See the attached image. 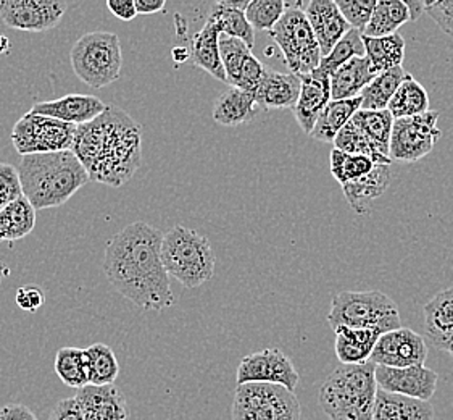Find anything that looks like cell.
<instances>
[{
	"label": "cell",
	"instance_id": "cell-1",
	"mask_svg": "<svg viewBox=\"0 0 453 420\" xmlns=\"http://www.w3.org/2000/svg\"><path fill=\"white\" fill-rule=\"evenodd\" d=\"M164 233L145 222H134L110 239L104 272L115 290L141 311H165L174 294L162 261Z\"/></svg>",
	"mask_w": 453,
	"mask_h": 420
},
{
	"label": "cell",
	"instance_id": "cell-2",
	"mask_svg": "<svg viewBox=\"0 0 453 420\" xmlns=\"http://www.w3.org/2000/svg\"><path fill=\"white\" fill-rule=\"evenodd\" d=\"M91 182L119 188L142 160V127L113 104L89 123L80 125L73 144Z\"/></svg>",
	"mask_w": 453,
	"mask_h": 420
},
{
	"label": "cell",
	"instance_id": "cell-3",
	"mask_svg": "<svg viewBox=\"0 0 453 420\" xmlns=\"http://www.w3.org/2000/svg\"><path fill=\"white\" fill-rule=\"evenodd\" d=\"M23 196L36 210L60 207L91 178L73 151L21 156L19 167Z\"/></svg>",
	"mask_w": 453,
	"mask_h": 420
},
{
	"label": "cell",
	"instance_id": "cell-4",
	"mask_svg": "<svg viewBox=\"0 0 453 420\" xmlns=\"http://www.w3.org/2000/svg\"><path fill=\"white\" fill-rule=\"evenodd\" d=\"M378 390L376 364H341L321 386L318 401L327 420H372Z\"/></svg>",
	"mask_w": 453,
	"mask_h": 420
},
{
	"label": "cell",
	"instance_id": "cell-5",
	"mask_svg": "<svg viewBox=\"0 0 453 420\" xmlns=\"http://www.w3.org/2000/svg\"><path fill=\"white\" fill-rule=\"evenodd\" d=\"M165 270L186 288H199L215 274V253L196 229L173 227L162 241Z\"/></svg>",
	"mask_w": 453,
	"mask_h": 420
},
{
	"label": "cell",
	"instance_id": "cell-6",
	"mask_svg": "<svg viewBox=\"0 0 453 420\" xmlns=\"http://www.w3.org/2000/svg\"><path fill=\"white\" fill-rule=\"evenodd\" d=\"M331 329L374 330L380 335L402 329L399 307L381 292H342L335 294L327 314Z\"/></svg>",
	"mask_w": 453,
	"mask_h": 420
},
{
	"label": "cell",
	"instance_id": "cell-7",
	"mask_svg": "<svg viewBox=\"0 0 453 420\" xmlns=\"http://www.w3.org/2000/svg\"><path fill=\"white\" fill-rule=\"evenodd\" d=\"M73 72L92 89L107 88L121 74L119 37L109 31H92L80 37L70 54Z\"/></svg>",
	"mask_w": 453,
	"mask_h": 420
},
{
	"label": "cell",
	"instance_id": "cell-8",
	"mask_svg": "<svg viewBox=\"0 0 453 420\" xmlns=\"http://www.w3.org/2000/svg\"><path fill=\"white\" fill-rule=\"evenodd\" d=\"M299 7V4L288 7L280 23L270 31V36L281 49L290 74L303 76L319 68L323 54L305 12Z\"/></svg>",
	"mask_w": 453,
	"mask_h": 420
},
{
	"label": "cell",
	"instance_id": "cell-9",
	"mask_svg": "<svg viewBox=\"0 0 453 420\" xmlns=\"http://www.w3.org/2000/svg\"><path fill=\"white\" fill-rule=\"evenodd\" d=\"M233 420H302L294 392L281 385H237Z\"/></svg>",
	"mask_w": 453,
	"mask_h": 420
},
{
	"label": "cell",
	"instance_id": "cell-10",
	"mask_svg": "<svg viewBox=\"0 0 453 420\" xmlns=\"http://www.w3.org/2000/svg\"><path fill=\"white\" fill-rule=\"evenodd\" d=\"M76 129L70 123L27 112L12 129V143L19 156L72 151Z\"/></svg>",
	"mask_w": 453,
	"mask_h": 420
},
{
	"label": "cell",
	"instance_id": "cell-11",
	"mask_svg": "<svg viewBox=\"0 0 453 420\" xmlns=\"http://www.w3.org/2000/svg\"><path fill=\"white\" fill-rule=\"evenodd\" d=\"M439 112L429 110L423 115L394 121L390 136V159L397 162H418L433 152L439 129Z\"/></svg>",
	"mask_w": 453,
	"mask_h": 420
},
{
	"label": "cell",
	"instance_id": "cell-12",
	"mask_svg": "<svg viewBox=\"0 0 453 420\" xmlns=\"http://www.w3.org/2000/svg\"><path fill=\"white\" fill-rule=\"evenodd\" d=\"M300 375L289 357L276 347H266L245 356L237 367L236 384L281 385L290 392L297 388Z\"/></svg>",
	"mask_w": 453,
	"mask_h": 420
},
{
	"label": "cell",
	"instance_id": "cell-13",
	"mask_svg": "<svg viewBox=\"0 0 453 420\" xmlns=\"http://www.w3.org/2000/svg\"><path fill=\"white\" fill-rule=\"evenodd\" d=\"M66 12L65 2L57 0H2L0 19L12 29L44 33L54 29Z\"/></svg>",
	"mask_w": 453,
	"mask_h": 420
},
{
	"label": "cell",
	"instance_id": "cell-14",
	"mask_svg": "<svg viewBox=\"0 0 453 420\" xmlns=\"http://www.w3.org/2000/svg\"><path fill=\"white\" fill-rule=\"evenodd\" d=\"M427 343L417 331L402 327L384 333L372 349L370 362L381 367L405 369V367L425 366Z\"/></svg>",
	"mask_w": 453,
	"mask_h": 420
},
{
	"label": "cell",
	"instance_id": "cell-15",
	"mask_svg": "<svg viewBox=\"0 0 453 420\" xmlns=\"http://www.w3.org/2000/svg\"><path fill=\"white\" fill-rule=\"evenodd\" d=\"M439 375L426 366L392 367L376 366V382L382 392L402 394L407 398L431 402L437 388Z\"/></svg>",
	"mask_w": 453,
	"mask_h": 420
},
{
	"label": "cell",
	"instance_id": "cell-16",
	"mask_svg": "<svg viewBox=\"0 0 453 420\" xmlns=\"http://www.w3.org/2000/svg\"><path fill=\"white\" fill-rule=\"evenodd\" d=\"M107 109V104L91 94H68L55 101L37 102L31 107V113L60 120L74 127L89 123Z\"/></svg>",
	"mask_w": 453,
	"mask_h": 420
},
{
	"label": "cell",
	"instance_id": "cell-17",
	"mask_svg": "<svg viewBox=\"0 0 453 420\" xmlns=\"http://www.w3.org/2000/svg\"><path fill=\"white\" fill-rule=\"evenodd\" d=\"M302 89L299 101L294 107V115L303 133L311 135L319 115L333 101L331 96V76L323 74L319 68L313 74L300 76Z\"/></svg>",
	"mask_w": 453,
	"mask_h": 420
},
{
	"label": "cell",
	"instance_id": "cell-18",
	"mask_svg": "<svg viewBox=\"0 0 453 420\" xmlns=\"http://www.w3.org/2000/svg\"><path fill=\"white\" fill-rule=\"evenodd\" d=\"M84 420H129L125 394L115 385H88L74 394Z\"/></svg>",
	"mask_w": 453,
	"mask_h": 420
},
{
	"label": "cell",
	"instance_id": "cell-19",
	"mask_svg": "<svg viewBox=\"0 0 453 420\" xmlns=\"http://www.w3.org/2000/svg\"><path fill=\"white\" fill-rule=\"evenodd\" d=\"M303 12L323 57L329 55L335 44L352 29L334 0H311Z\"/></svg>",
	"mask_w": 453,
	"mask_h": 420
},
{
	"label": "cell",
	"instance_id": "cell-20",
	"mask_svg": "<svg viewBox=\"0 0 453 420\" xmlns=\"http://www.w3.org/2000/svg\"><path fill=\"white\" fill-rule=\"evenodd\" d=\"M425 333L431 346L450 353L453 347V288L437 292L425 306Z\"/></svg>",
	"mask_w": 453,
	"mask_h": 420
},
{
	"label": "cell",
	"instance_id": "cell-21",
	"mask_svg": "<svg viewBox=\"0 0 453 420\" xmlns=\"http://www.w3.org/2000/svg\"><path fill=\"white\" fill-rule=\"evenodd\" d=\"M302 80L299 74L265 70L262 82L255 92L257 105L263 109H292L299 101Z\"/></svg>",
	"mask_w": 453,
	"mask_h": 420
},
{
	"label": "cell",
	"instance_id": "cell-22",
	"mask_svg": "<svg viewBox=\"0 0 453 420\" xmlns=\"http://www.w3.org/2000/svg\"><path fill=\"white\" fill-rule=\"evenodd\" d=\"M249 5L247 0H221L211 5L207 21L215 25L223 36L236 37L254 49L255 29L245 17Z\"/></svg>",
	"mask_w": 453,
	"mask_h": 420
},
{
	"label": "cell",
	"instance_id": "cell-23",
	"mask_svg": "<svg viewBox=\"0 0 453 420\" xmlns=\"http://www.w3.org/2000/svg\"><path fill=\"white\" fill-rule=\"evenodd\" d=\"M390 176V165H376L366 176L342 186L345 199L355 214L366 215L370 212L372 202L389 188Z\"/></svg>",
	"mask_w": 453,
	"mask_h": 420
},
{
	"label": "cell",
	"instance_id": "cell-24",
	"mask_svg": "<svg viewBox=\"0 0 453 420\" xmlns=\"http://www.w3.org/2000/svg\"><path fill=\"white\" fill-rule=\"evenodd\" d=\"M368 57H357L331 76L333 101H349L362 96L365 88L376 78Z\"/></svg>",
	"mask_w": 453,
	"mask_h": 420
},
{
	"label": "cell",
	"instance_id": "cell-25",
	"mask_svg": "<svg viewBox=\"0 0 453 420\" xmlns=\"http://www.w3.org/2000/svg\"><path fill=\"white\" fill-rule=\"evenodd\" d=\"M372 420H434V406L378 390Z\"/></svg>",
	"mask_w": 453,
	"mask_h": 420
},
{
	"label": "cell",
	"instance_id": "cell-26",
	"mask_svg": "<svg viewBox=\"0 0 453 420\" xmlns=\"http://www.w3.org/2000/svg\"><path fill=\"white\" fill-rule=\"evenodd\" d=\"M257 107L254 92L229 88L218 97L211 115L218 125L239 127L254 120Z\"/></svg>",
	"mask_w": 453,
	"mask_h": 420
},
{
	"label": "cell",
	"instance_id": "cell-27",
	"mask_svg": "<svg viewBox=\"0 0 453 420\" xmlns=\"http://www.w3.org/2000/svg\"><path fill=\"white\" fill-rule=\"evenodd\" d=\"M374 330H335V356L344 366H357L370 361L372 349L381 338Z\"/></svg>",
	"mask_w": 453,
	"mask_h": 420
},
{
	"label": "cell",
	"instance_id": "cell-28",
	"mask_svg": "<svg viewBox=\"0 0 453 420\" xmlns=\"http://www.w3.org/2000/svg\"><path fill=\"white\" fill-rule=\"evenodd\" d=\"M219 36L221 33L218 27L205 21L203 27L192 37L191 60L196 66L217 78L218 82H226V74L219 55Z\"/></svg>",
	"mask_w": 453,
	"mask_h": 420
},
{
	"label": "cell",
	"instance_id": "cell-29",
	"mask_svg": "<svg viewBox=\"0 0 453 420\" xmlns=\"http://www.w3.org/2000/svg\"><path fill=\"white\" fill-rule=\"evenodd\" d=\"M350 121L362 131L381 156L390 159V136L395 120L390 115L389 110L360 109Z\"/></svg>",
	"mask_w": 453,
	"mask_h": 420
},
{
	"label": "cell",
	"instance_id": "cell-30",
	"mask_svg": "<svg viewBox=\"0 0 453 420\" xmlns=\"http://www.w3.org/2000/svg\"><path fill=\"white\" fill-rule=\"evenodd\" d=\"M36 227V209L25 196L0 210V243H15Z\"/></svg>",
	"mask_w": 453,
	"mask_h": 420
},
{
	"label": "cell",
	"instance_id": "cell-31",
	"mask_svg": "<svg viewBox=\"0 0 453 420\" xmlns=\"http://www.w3.org/2000/svg\"><path fill=\"white\" fill-rule=\"evenodd\" d=\"M362 109L360 97L349 101H331L319 115L315 128L310 136L321 143H334L341 129L352 120L355 113Z\"/></svg>",
	"mask_w": 453,
	"mask_h": 420
},
{
	"label": "cell",
	"instance_id": "cell-32",
	"mask_svg": "<svg viewBox=\"0 0 453 420\" xmlns=\"http://www.w3.org/2000/svg\"><path fill=\"white\" fill-rule=\"evenodd\" d=\"M388 110L394 120L411 119L429 112V94L425 86L407 74L399 89L394 94Z\"/></svg>",
	"mask_w": 453,
	"mask_h": 420
},
{
	"label": "cell",
	"instance_id": "cell-33",
	"mask_svg": "<svg viewBox=\"0 0 453 420\" xmlns=\"http://www.w3.org/2000/svg\"><path fill=\"white\" fill-rule=\"evenodd\" d=\"M366 57L376 74L389 72L392 68L402 66L405 57V39L399 33L386 37H365Z\"/></svg>",
	"mask_w": 453,
	"mask_h": 420
},
{
	"label": "cell",
	"instance_id": "cell-34",
	"mask_svg": "<svg viewBox=\"0 0 453 420\" xmlns=\"http://www.w3.org/2000/svg\"><path fill=\"white\" fill-rule=\"evenodd\" d=\"M410 21L407 4L402 0H378L372 19L365 27V37H386L397 33L402 25Z\"/></svg>",
	"mask_w": 453,
	"mask_h": 420
},
{
	"label": "cell",
	"instance_id": "cell-35",
	"mask_svg": "<svg viewBox=\"0 0 453 420\" xmlns=\"http://www.w3.org/2000/svg\"><path fill=\"white\" fill-rule=\"evenodd\" d=\"M55 372L70 388L81 390L89 385V364L86 349L62 347L55 356Z\"/></svg>",
	"mask_w": 453,
	"mask_h": 420
},
{
	"label": "cell",
	"instance_id": "cell-36",
	"mask_svg": "<svg viewBox=\"0 0 453 420\" xmlns=\"http://www.w3.org/2000/svg\"><path fill=\"white\" fill-rule=\"evenodd\" d=\"M405 76L407 74L402 66L376 74V78L365 88L360 96L362 110H388L394 94L399 89Z\"/></svg>",
	"mask_w": 453,
	"mask_h": 420
},
{
	"label": "cell",
	"instance_id": "cell-37",
	"mask_svg": "<svg viewBox=\"0 0 453 420\" xmlns=\"http://www.w3.org/2000/svg\"><path fill=\"white\" fill-rule=\"evenodd\" d=\"M89 364V385L107 386L119 378V364L109 345L96 343L86 349Z\"/></svg>",
	"mask_w": 453,
	"mask_h": 420
},
{
	"label": "cell",
	"instance_id": "cell-38",
	"mask_svg": "<svg viewBox=\"0 0 453 420\" xmlns=\"http://www.w3.org/2000/svg\"><path fill=\"white\" fill-rule=\"evenodd\" d=\"M357 57H366V49H365V43H363V35L357 29H350L337 44L334 49L329 52V55L323 57L319 70L327 76L333 74L349 64L350 60H354Z\"/></svg>",
	"mask_w": 453,
	"mask_h": 420
},
{
	"label": "cell",
	"instance_id": "cell-39",
	"mask_svg": "<svg viewBox=\"0 0 453 420\" xmlns=\"http://www.w3.org/2000/svg\"><path fill=\"white\" fill-rule=\"evenodd\" d=\"M329 160H331V174L341 186L360 180L376 167L370 157L347 154L339 149H333Z\"/></svg>",
	"mask_w": 453,
	"mask_h": 420
},
{
	"label": "cell",
	"instance_id": "cell-40",
	"mask_svg": "<svg viewBox=\"0 0 453 420\" xmlns=\"http://www.w3.org/2000/svg\"><path fill=\"white\" fill-rule=\"evenodd\" d=\"M219 55H221V62H223V68L226 74V82L231 88H234L239 80V74L244 68L245 62L252 55V49L241 39L221 35L219 36Z\"/></svg>",
	"mask_w": 453,
	"mask_h": 420
},
{
	"label": "cell",
	"instance_id": "cell-41",
	"mask_svg": "<svg viewBox=\"0 0 453 420\" xmlns=\"http://www.w3.org/2000/svg\"><path fill=\"white\" fill-rule=\"evenodd\" d=\"M286 10L288 4L282 0H254L245 10V17L257 31L270 33L280 23Z\"/></svg>",
	"mask_w": 453,
	"mask_h": 420
},
{
	"label": "cell",
	"instance_id": "cell-42",
	"mask_svg": "<svg viewBox=\"0 0 453 420\" xmlns=\"http://www.w3.org/2000/svg\"><path fill=\"white\" fill-rule=\"evenodd\" d=\"M335 4L350 27L360 31L363 35L365 27H368L372 19L378 0H337Z\"/></svg>",
	"mask_w": 453,
	"mask_h": 420
},
{
	"label": "cell",
	"instance_id": "cell-43",
	"mask_svg": "<svg viewBox=\"0 0 453 420\" xmlns=\"http://www.w3.org/2000/svg\"><path fill=\"white\" fill-rule=\"evenodd\" d=\"M21 196H23V188L19 182V168L5 162H0V210L5 209Z\"/></svg>",
	"mask_w": 453,
	"mask_h": 420
},
{
	"label": "cell",
	"instance_id": "cell-44",
	"mask_svg": "<svg viewBox=\"0 0 453 420\" xmlns=\"http://www.w3.org/2000/svg\"><path fill=\"white\" fill-rule=\"evenodd\" d=\"M426 13L434 19L437 27H441L445 35L453 37V0L427 2Z\"/></svg>",
	"mask_w": 453,
	"mask_h": 420
},
{
	"label": "cell",
	"instance_id": "cell-45",
	"mask_svg": "<svg viewBox=\"0 0 453 420\" xmlns=\"http://www.w3.org/2000/svg\"><path fill=\"white\" fill-rule=\"evenodd\" d=\"M15 301L19 304V307H21L23 311L29 312V314H36L46 302V294L37 288L35 284H27V286H21L17 290L15 294Z\"/></svg>",
	"mask_w": 453,
	"mask_h": 420
},
{
	"label": "cell",
	"instance_id": "cell-46",
	"mask_svg": "<svg viewBox=\"0 0 453 420\" xmlns=\"http://www.w3.org/2000/svg\"><path fill=\"white\" fill-rule=\"evenodd\" d=\"M47 420H84V417H82L78 402L73 396V398H66V400L57 402Z\"/></svg>",
	"mask_w": 453,
	"mask_h": 420
},
{
	"label": "cell",
	"instance_id": "cell-47",
	"mask_svg": "<svg viewBox=\"0 0 453 420\" xmlns=\"http://www.w3.org/2000/svg\"><path fill=\"white\" fill-rule=\"evenodd\" d=\"M107 9L123 21H131L137 17L134 0H107Z\"/></svg>",
	"mask_w": 453,
	"mask_h": 420
},
{
	"label": "cell",
	"instance_id": "cell-48",
	"mask_svg": "<svg viewBox=\"0 0 453 420\" xmlns=\"http://www.w3.org/2000/svg\"><path fill=\"white\" fill-rule=\"evenodd\" d=\"M0 420H39L25 404H7L0 408Z\"/></svg>",
	"mask_w": 453,
	"mask_h": 420
},
{
	"label": "cell",
	"instance_id": "cell-49",
	"mask_svg": "<svg viewBox=\"0 0 453 420\" xmlns=\"http://www.w3.org/2000/svg\"><path fill=\"white\" fill-rule=\"evenodd\" d=\"M134 4H136L137 15H152L166 9L165 0H134Z\"/></svg>",
	"mask_w": 453,
	"mask_h": 420
},
{
	"label": "cell",
	"instance_id": "cell-50",
	"mask_svg": "<svg viewBox=\"0 0 453 420\" xmlns=\"http://www.w3.org/2000/svg\"><path fill=\"white\" fill-rule=\"evenodd\" d=\"M407 4L408 12H410V21H417L421 19L423 13H426L427 2H421V0H415V2H405Z\"/></svg>",
	"mask_w": 453,
	"mask_h": 420
},
{
	"label": "cell",
	"instance_id": "cell-51",
	"mask_svg": "<svg viewBox=\"0 0 453 420\" xmlns=\"http://www.w3.org/2000/svg\"><path fill=\"white\" fill-rule=\"evenodd\" d=\"M172 57L176 64H184L191 58V52L186 47H174L172 51Z\"/></svg>",
	"mask_w": 453,
	"mask_h": 420
},
{
	"label": "cell",
	"instance_id": "cell-52",
	"mask_svg": "<svg viewBox=\"0 0 453 420\" xmlns=\"http://www.w3.org/2000/svg\"><path fill=\"white\" fill-rule=\"evenodd\" d=\"M10 49H12V44H10L9 37L0 35V54H9Z\"/></svg>",
	"mask_w": 453,
	"mask_h": 420
},
{
	"label": "cell",
	"instance_id": "cell-53",
	"mask_svg": "<svg viewBox=\"0 0 453 420\" xmlns=\"http://www.w3.org/2000/svg\"><path fill=\"white\" fill-rule=\"evenodd\" d=\"M450 354H452V357H453V347H452V349H450Z\"/></svg>",
	"mask_w": 453,
	"mask_h": 420
},
{
	"label": "cell",
	"instance_id": "cell-54",
	"mask_svg": "<svg viewBox=\"0 0 453 420\" xmlns=\"http://www.w3.org/2000/svg\"><path fill=\"white\" fill-rule=\"evenodd\" d=\"M0 282H2V274H0Z\"/></svg>",
	"mask_w": 453,
	"mask_h": 420
}]
</instances>
